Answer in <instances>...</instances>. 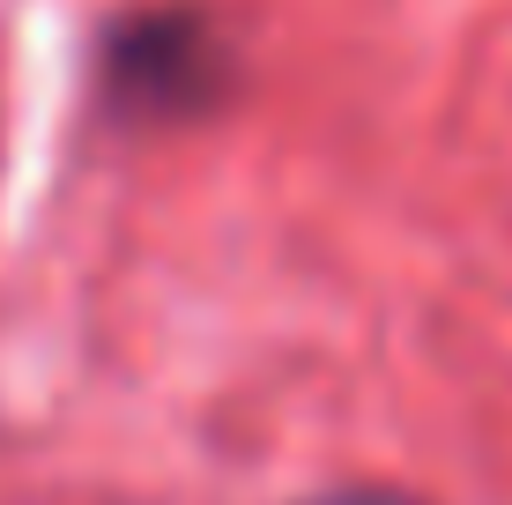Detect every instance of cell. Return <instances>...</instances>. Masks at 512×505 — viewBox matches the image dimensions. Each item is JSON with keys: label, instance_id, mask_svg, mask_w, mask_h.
<instances>
[{"label": "cell", "instance_id": "obj_1", "mask_svg": "<svg viewBox=\"0 0 512 505\" xmlns=\"http://www.w3.org/2000/svg\"><path fill=\"white\" fill-rule=\"evenodd\" d=\"M238 82L231 38L201 8H141L104 38V112L127 127L208 119Z\"/></svg>", "mask_w": 512, "mask_h": 505}, {"label": "cell", "instance_id": "obj_2", "mask_svg": "<svg viewBox=\"0 0 512 505\" xmlns=\"http://www.w3.org/2000/svg\"><path fill=\"white\" fill-rule=\"evenodd\" d=\"M297 505H431V498H416V491H394V483H342V491L297 498Z\"/></svg>", "mask_w": 512, "mask_h": 505}]
</instances>
